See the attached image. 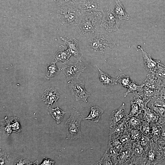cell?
<instances>
[{"mask_svg": "<svg viewBox=\"0 0 165 165\" xmlns=\"http://www.w3.org/2000/svg\"><path fill=\"white\" fill-rule=\"evenodd\" d=\"M102 17L100 11L82 13L76 25L77 31L84 36L93 34L98 29Z\"/></svg>", "mask_w": 165, "mask_h": 165, "instance_id": "obj_1", "label": "cell"}, {"mask_svg": "<svg viewBox=\"0 0 165 165\" xmlns=\"http://www.w3.org/2000/svg\"><path fill=\"white\" fill-rule=\"evenodd\" d=\"M115 43L108 35L102 33L97 34L90 38L87 47L92 53L101 54L107 53L113 48Z\"/></svg>", "mask_w": 165, "mask_h": 165, "instance_id": "obj_2", "label": "cell"}, {"mask_svg": "<svg viewBox=\"0 0 165 165\" xmlns=\"http://www.w3.org/2000/svg\"><path fill=\"white\" fill-rule=\"evenodd\" d=\"M83 118V115L76 109L71 110V115L65 124L67 139L77 140L82 137L80 124Z\"/></svg>", "mask_w": 165, "mask_h": 165, "instance_id": "obj_3", "label": "cell"}, {"mask_svg": "<svg viewBox=\"0 0 165 165\" xmlns=\"http://www.w3.org/2000/svg\"><path fill=\"white\" fill-rule=\"evenodd\" d=\"M82 13L79 9L72 7H64L57 13L58 22L67 27L76 25Z\"/></svg>", "mask_w": 165, "mask_h": 165, "instance_id": "obj_4", "label": "cell"}, {"mask_svg": "<svg viewBox=\"0 0 165 165\" xmlns=\"http://www.w3.org/2000/svg\"><path fill=\"white\" fill-rule=\"evenodd\" d=\"M61 68L68 81L78 79L85 71L86 67L82 62L79 59L76 63L68 61L64 64Z\"/></svg>", "mask_w": 165, "mask_h": 165, "instance_id": "obj_5", "label": "cell"}, {"mask_svg": "<svg viewBox=\"0 0 165 165\" xmlns=\"http://www.w3.org/2000/svg\"><path fill=\"white\" fill-rule=\"evenodd\" d=\"M68 83L71 93L75 96L76 101L82 100L86 103L88 102L87 99L90 94L85 89L84 81L75 79L68 81Z\"/></svg>", "mask_w": 165, "mask_h": 165, "instance_id": "obj_6", "label": "cell"}, {"mask_svg": "<svg viewBox=\"0 0 165 165\" xmlns=\"http://www.w3.org/2000/svg\"><path fill=\"white\" fill-rule=\"evenodd\" d=\"M103 13V17L100 26L104 28L109 32L118 30L120 22L114 11L109 10Z\"/></svg>", "mask_w": 165, "mask_h": 165, "instance_id": "obj_7", "label": "cell"}, {"mask_svg": "<svg viewBox=\"0 0 165 165\" xmlns=\"http://www.w3.org/2000/svg\"><path fill=\"white\" fill-rule=\"evenodd\" d=\"M145 165H155L163 162L157 143L152 141L145 151Z\"/></svg>", "mask_w": 165, "mask_h": 165, "instance_id": "obj_8", "label": "cell"}, {"mask_svg": "<svg viewBox=\"0 0 165 165\" xmlns=\"http://www.w3.org/2000/svg\"><path fill=\"white\" fill-rule=\"evenodd\" d=\"M129 165H145V152L139 141L133 143Z\"/></svg>", "mask_w": 165, "mask_h": 165, "instance_id": "obj_9", "label": "cell"}, {"mask_svg": "<svg viewBox=\"0 0 165 165\" xmlns=\"http://www.w3.org/2000/svg\"><path fill=\"white\" fill-rule=\"evenodd\" d=\"M79 9L82 13L103 11L102 8L95 0H80L78 4Z\"/></svg>", "mask_w": 165, "mask_h": 165, "instance_id": "obj_10", "label": "cell"}, {"mask_svg": "<svg viewBox=\"0 0 165 165\" xmlns=\"http://www.w3.org/2000/svg\"><path fill=\"white\" fill-rule=\"evenodd\" d=\"M127 116L125 112V105L122 103L118 108L113 111L109 119L110 128H111L123 120Z\"/></svg>", "mask_w": 165, "mask_h": 165, "instance_id": "obj_11", "label": "cell"}, {"mask_svg": "<svg viewBox=\"0 0 165 165\" xmlns=\"http://www.w3.org/2000/svg\"><path fill=\"white\" fill-rule=\"evenodd\" d=\"M60 38L67 46V49L71 55L80 59L81 55L77 40L74 38H69L63 37H61Z\"/></svg>", "mask_w": 165, "mask_h": 165, "instance_id": "obj_12", "label": "cell"}, {"mask_svg": "<svg viewBox=\"0 0 165 165\" xmlns=\"http://www.w3.org/2000/svg\"><path fill=\"white\" fill-rule=\"evenodd\" d=\"M143 84L146 86L158 92H160L163 88L161 80L155 76L152 72L148 74Z\"/></svg>", "mask_w": 165, "mask_h": 165, "instance_id": "obj_13", "label": "cell"}, {"mask_svg": "<svg viewBox=\"0 0 165 165\" xmlns=\"http://www.w3.org/2000/svg\"><path fill=\"white\" fill-rule=\"evenodd\" d=\"M59 94L54 87L46 89L43 94L42 99L46 104L51 105L52 107L53 103L57 102L59 98Z\"/></svg>", "mask_w": 165, "mask_h": 165, "instance_id": "obj_14", "label": "cell"}, {"mask_svg": "<svg viewBox=\"0 0 165 165\" xmlns=\"http://www.w3.org/2000/svg\"><path fill=\"white\" fill-rule=\"evenodd\" d=\"M140 48L142 52L145 68L149 73L152 72L160 62V61L152 59L150 54L147 53L141 47Z\"/></svg>", "mask_w": 165, "mask_h": 165, "instance_id": "obj_15", "label": "cell"}, {"mask_svg": "<svg viewBox=\"0 0 165 165\" xmlns=\"http://www.w3.org/2000/svg\"><path fill=\"white\" fill-rule=\"evenodd\" d=\"M128 116L123 120L117 124L114 127L110 128V138L118 137L125 130L127 129Z\"/></svg>", "mask_w": 165, "mask_h": 165, "instance_id": "obj_16", "label": "cell"}, {"mask_svg": "<svg viewBox=\"0 0 165 165\" xmlns=\"http://www.w3.org/2000/svg\"><path fill=\"white\" fill-rule=\"evenodd\" d=\"M64 46L61 45L54 54L53 58L55 61L62 62L63 64L69 61V59L72 55L69 53L68 49L65 50Z\"/></svg>", "mask_w": 165, "mask_h": 165, "instance_id": "obj_17", "label": "cell"}, {"mask_svg": "<svg viewBox=\"0 0 165 165\" xmlns=\"http://www.w3.org/2000/svg\"><path fill=\"white\" fill-rule=\"evenodd\" d=\"M104 112V110L98 106H90V111L88 116L83 119V120H91L95 123H98Z\"/></svg>", "mask_w": 165, "mask_h": 165, "instance_id": "obj_18", "label": "cell"}, {"mask_svg": "<svg viewBox=\"0 0 165 165\" xmlns=\"http://www.w3.org/2000/svg\"><path fill=\"white\" fill-rule=\"evenodd\" d=\"M143 111V120L149 123L158 122L159 116L153 110L147 107Z\"/></svg>", "mask_w": 165, "mask_h": 165, "instance_id": "obj_19", "label": "cell"}, {"mask_svg": "<svg viewBox=\"0 0 165 165\" xmlns=\"http://www.w3.org/2000/svg\"><path fill=\"white\" fill-rule=\"evenodd\" d=\"M99 72V77L102 84L106 86H112L117 84L116 79L111 77L106 72L102 71L96 65Z\"/></svg>", "mask_w": 165, "mask_h": 165, "instance_id": "obj_20", "label": "cell"}, {"mask_svg": "<svg viewBox=\"0 0 165 165\" xmlns=\"http://www.w3.org/2000/svg\"><path fill=\"white\" fill-rule=\"evenodd\" d=\"M116 1L115 13L117 18L120 20H128L130 18L129 14L126 12L124 8L119 0Z\"/></svg>", "mask_w": 165, "mask_h": 165, "instance_id": "obj_21", "label": "cell"}, {"mask_svg": "<svg viewBox=\"0 0 165 165\" xmlns=\"http://www.w3.org/2000/svg\"><path fill=\"white\" fill-rule=\"evenodd\" d=\"M132 154V148L126 149L120 152L118 156V164L129 165Z\"/></svg>", "mask_w": 165, "mask_h": 165, "instance_id": "obj_22", "label": "cell"}, {"mask_svg": "<svg viewBox=\"0 0 165 165\" xmlns=\"http://www.w3.org/2000/svg\"><path fill=\"white\" fill-rule=\"evenodd\" d=\"M66 113L60 109L57 106L53 108L50 107L49 109L48 114L52 116L55 119L57 124L60 123L62 121L64 115Z\"/></svg>", "mask_w": 165, "mask_h": 165, "instance_id": "obj_23", "label": "cell"}, {"mask_svg": "<svg viewBox=\"0 0 165 165\" xmlns=\"http://www.w3.org/2000/svg\"><path fill=\"white\" fill-rule=\"evenodd\" d=\"M143 120L138 116L128 117V129H135L140 131Z\"/></svg>", "mask_w": 165, "mask_h": 165, "instance_id": "obj_24", "label": "cell"}, {"mask_svg": "<svg viewBox=\"0 0 165 165\" xmlns=\"http://www.w3.org/2000/svg\"><path fill=\"white\" fill-rule=\"evenodd\" d=\"M151 127V138L155 143L161 137V126L160 124L157 122L149 123Z\"/></svg>", "mask_w": 165, "mask_h": 165, "instance_id": "obj_25", "label": "cell"}, {"mask_svg": "<svg viewBox=\"0 0 165 165\" xmlns=\"http://www.w3.org/2000/svg\"><path fill=\"white\" fill-rule=\"evenodd\" d=\"M56 62H51L49 63L46 67V73L45 77L47 79H49L58 75L61 69H57L56 64Z\"/></svg>", "mask_w": 165, "mask_h": 165, "instance_id": "obj_26", "label": "cell"}, {"mask_svg": "<svg viewBox=\"0 0 165 165\" xmlns=\"http://www.w3.org/2000/svg\"><path fill=\"white\" fill-rule=\"evenodd\" d=\"M152 73L161 80L165 79V66L160 62Z\"/></svg>", "mask_w": 165, "mask_h": 165, "instance_id": "obj_27", "label": "cell"}, {"mask_svg": "<svg viewBox=\"0 0 165 165\" xmlns=\"http://www.w3.org/2000/svg\"><path fill=\"white\" fill-rule=\"evenodd\" d=\"M130 112L127 116L128 117L138 116L142 114L143 111L138 105L134 101H131L130 103Z\"/></svg>", "mask_w": 165, "mask_h": 165, "instance_id": "obj_28", "label": "cell"}, {"mask_svg": "<svg viewBox=\"0 0 165 165\" xmlns=\"http://www.w3.org/2000/svg\"><path fill=\"white\" fill-rule=\"evenodd\" d=\"M144 85L142 83L141 85H138L134 81L131 80L128 85L127 91L124 93V96L126 97L130 92H136L141 90Z\"/></svg>", "mask_w": 165, "mask_h": 165, "instance_id": "obj_29", "label": "cell"}, {"mask_svg": "<svg viewBox=\"0 0 165 165\" xmlns=\"http://www.w3.org/2000/svg\"><path fill=\"white\" fill-rule=\"evenodd\" d=\"M133 98L135 101L143 111L147 106V104L149 102L143 97L139 96L135 92L133 93Z\"/></svg>", "mask_w": 165, "mask_h": 165, "instance_id": "obj_30", "label": "cell"}, {"mask_svg": "<svg viewBox=\"0 0 165 165\" xmlns=\"http://www.w3.org/2000/svg\"><path fill=\"white\" fill-rule=\"evenodd\" d=\"M116 79L117 82H119L121 86L125 88L127 87L131 81L129 76L124 74L118 75Z\"/></svg>", "mask_w": 165, "mask_h": 165, "instance_id": "obj_31", "label": "cell"}, {"mask_svg": "<svg viewBox=\"0 0 165 165\" xmlns=\"http://www.w3.org/2000/svg\"><path fill=\"white\" fill-rule=\"evenodd\" d=\"M129 131L130 139L134 143L138 141L141 139L142 134L141 131L135 129H128Z\"/></svg>", "mask_w": 165, "mask_h": 165, "instance_id": "obj_32", "label": "cell"}, {"mask_svg": "<svg viewBox=\"0 0 165 165\" xmlns=\"http://www.w3.org/2000/svg\"><path fill=\"white\" fill-rule=\"evenodd\" d=\"M140 131L142 135L151 138V127L148 123L143 120Z\"/></svg>", "mask_w": 165, "mask_h": 165, "instance_id": "obj_33", "label": "cell"}, {"mask_svg": "<svg viewBox=\"0 0 165 165\" xmlns=\"http://www.w3.org/2000/svg\"><path fill=\"white\" fill-rule=\"evenodd\" d=\"M152 141L153 140L150 137L142 135L139 142L145 151L149 146Z\"/></svg>", "mask_w": 165, "mask_h": 165, "instance_id": "obj_34", "label": "cell"}, {"mask_svg": "<svg viewBox=\"0 0 165 165\" xmlns=\"http://www.w3.org/2000/svg\"><path fill=\"white\" fill-rule=\"evenodd\" d=\"M150 108L153 110L159 117L163 116L165 113V107L151 105Z\"/></svg>", "mask_w": 165, "mask_h": 165, "instance_id": "obj_35", "label": "cell"}, {"mask_svg": "<svg viewBox=\"0 0 165 165\" xmlns=\"http://www.w3.org/2000/svg\"><path fill=\"white\" fill-rule=\"evenodd\" d=\"M156 143L160 146L165 147V137H161Z\"/></svg>", "mask_w": 165, "mask_h": 165, "instance_id": "obj_36", "label": "cell"}, {"mask_svg": "<svg viewBox=\"0 0 165 165\" xmlns=\"http://www.w3.org/2000/svg\"><path fill=\"white\" fill-rule=\"evenodd\" d=\"M157 123L160 125H165V113L163 116L159 117Z\"/></svg>", "mask_w": 165, "mask_h": 165, "instance_id": "obj_37", "label": "cell"}, {"mask_svg": "<svg viewBox=\"0 0 165 165\" xmlns=\"http://www.w3.org/2000/svg\"><path fill=\"white\" fill-rule=\"evenodd\" d=\"M55 163V162L51 160H45L43 161V163L42 164L43 165H51Z\"/></svg>", "mask_w": 165, "mask_h": 165, "instance_id": "obj_38", "label": "cell"}, {"mask_svg": "<svg viewBox=\"0 0 165 165\" xmlns=\"http://www.w3.org/2000/svg\"><path fill=\"white\" fill-rule=\"evenodd\" d=\"M161 137H165V125H161Z\"/></svg>", "mask_w": 165, "mask_h": 165, "instance_id": "obj_39", "label": "cell"}, {"mask_svg": "<svg viewBox=\"0 0 165 165\" xmlns=\"http://www.w3.org/2000/svg\"><path fill=\"white\" fill-rule=\"evenodd\" d=\"M161 85L163 87L165 88V79L161 81Z\"/></svg>", "mask_w": 165, "mask_h": 165, "instance_id": "obj_40", "label": "cell"}]
</instances>
